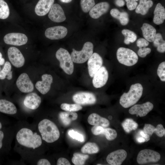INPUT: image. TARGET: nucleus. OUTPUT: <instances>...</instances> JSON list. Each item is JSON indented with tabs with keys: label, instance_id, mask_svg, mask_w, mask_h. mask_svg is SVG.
I'll list each match as a JSON object with an SVG mask.
<instances>
[{
	"label": "nucleus",
	"instance_id": "f257e3e1",
	"mask_svg": "<svg viewBox=\"0 0 165 165\" xmlns=\"http://www.w3.org/2000/svg\"><path fill=\"white\" fill-rule=\"evenodd\" d=\"M15 138L16 146L21 154L23 153L24 157L32 158L38 156V149L43 140L38 130L28 126H22L17 130Z\"/></svg>",
	"mask_w": 165,
	"mask_h": 165
},
{
	"label": "nucleus",
	"instance_id": "f03ea898",
	"mask_svg": "<svg viewBox=\"0 0 165 165\" xmlns=\"http://www.w3.org/2000/svg\"><path fill=\"white\" fill-rule=\"evenodd\" d=\"M37 130L42 140L48 143H52L58 140L60 132L56 125L51 120L44 119L38 123Z\"/></svg>",
	"mask_w": 165,
	"mask_h": 165
},
{
	"label": "nucleus",
	"instance_id": "7ed1b4c3",
	"mask_svg": "<svg viewBox=\"0 0 165 165\" xmlns=\"http://www.w3.org/2000/svg\"><path fill=\"white\" fill-rule=\"evenodd\" d=\"M143 90V88L141 84L137 83L132 85L129 91L124 93L121 96L120 104L125 108L135 105L141 97Z\"/></svg>",
	"mask_w": 165,
	"mask_h": 165
},
{
	"label": "nucleus",
	"instance_id": "20e7f679",
	"mask_svg": "<svg viewBox=\"0 0 165 165\" xmlns=\"http://www.w3.org/2000/svg\"><path fill=\"white\" fill-rule=\"evenodd\" d=\"M56 57L60 62V66L67 74L70 75L74 71V64L71 55L66 50L60 48L56 52Z\"/></svg>",
	"mask_w": 165,
	"mask_h": 165
},
{
	"label": "nucleus",
	"instance_id": "39448f33",
	"mask_svg": "<svg viewBox=\"0 0 165 165\" xmlns=\"http://www.w3.org/2000/svg\"><path fill=\"white\" fill-rule=\"evenodd\" d=\"M116 56L120 63L128 66L134 65L138 60V57L134 51L124 47H120L117 50Z\"/></svg>",
	"mask_w": 165,
	"mask_h": 165
},
{
	"label": "nucleus",
	"instance_id": "423d86ee",
	"mask_svg": "<svg viewBox=\"0 0 165 165\" xmlns=\"http://www.w3.org/2000/svg\"><path fill=\"white\" fill-rule=\"evenodd\" d=\"M94 45L90 42L85 43L80 51L72 49L71 56L73 62L77 64L83 63L86 62L93 53Z\"/></svg>",
	"mask_w": 165,
	"mask_h": 165
},
{
	"label": "nucleus",
	"instance_id": "0eeeda50",
	"mask_svg": "<svg viewBox=\"0 0 165 165\" xmlns=\"http://www.w3.org/2000/svg\"><path fill=\"white\" fill-rule=\"evenodd\" d=\"M161 156L158 152L150 149H144L140 151L137 158V163L143 164L156 162L160 160Z\"/></svg>",
	"mask_w": 165,
	"mask_h": 165
},
{
	"label": "nucleus",
	"instance_id": "6e6552de",
	"mask_svg": "<svg viewBox=\"0 0 165 165\" xmlns=\"http://www.w3.org/2000/svg\"><path fill=\"white\" fill-rule=\"evenodd\" d=\"M7 55L10 63L14 67L19 68L24 66L25 59L18 49L13 46L9 47L7 51Z\"/></svg>",
	"mask_w": 165,
	"mask_h": 165
},
{
	"label": "nucleus",
	"instance_id": "1a4fd4ad",
	"mask_svg": "<svg viewBox=\"0 0 165 165\" xmlns=\"http://www.w3.org/2000/svg\"><path fill=\"white\" fill-rule=\"evenodd\" d=\"M11 130L5 127L0 129V156L9 150L12 138Z\"/></svg>",
	"mask_w": 165,
	"mask_h": 165
},
{
	"label": "nucleus",
	"instance_id": "9d476101",
	"mask_svg": "<svg viewBox=\"0 0 165 165\" xmlns=\"http://www.w3.org/2000/svg\"><path fill=\"white\" fill-rule=\"evenodd\" d=\"M16 84L17 88L23 93H30L34 89V85L28 75L25 73L21 74L17 78Z\"/></svg>",
	"mask_w": 165,
	"mask_h": 165
},
{
	"label": "nucleus",
	"instance_id": "9b49d317",
	"mask_svg": "<svg viewBox=\"0 0 165 165\" xmlns=\"http://www.w3.org/2000/svg\"><path fill=\"white\" fill-rule=\"evenodd\" d=\"M4 41L8 45L20 46L26 44L28 38L25 34L20 33H11L7 34L3 38Z\"/></svg>",
	"mask_w": 165,
	"mask_h": 165
},
{
	"label": "nucleus",
	"instance_id": "f8f14e48",
	"mask_svg": "<svg viewBox=\"0 0 165 165\" xmlns=\"http://www.w3.org/2000/svg\"><path fill=\"white\" fill-rule=\"evenodd\" d=\"M73 101L80 105H89L94 104L96 101L95 95L88 92H80L76 93L72 97Z\"/></svg>",
	"mask_w": 165,
	"mask_h": 165
},
{
	"label": "nucleus",
	"instance_id": "ddd939ff",
	"mask_svg": "<svg viewBox=\"0 0 165 165\" xmlns=\"http://www.w3.org/2000/svg\"><path fill=\"white\" fill-rule=\"evenodd\" d=\"M68 33L67 28L63 26H58L47 28L45 31V35L51 40H58L65 37Z\"/></svg>",
	"mask_w": 165,
	"mask_h": 165
},
{
	"label": "nucleus",
	"instance_id": "4468645a",
	"mask_svg": "<svg viewBox=\"0 0 165 165\" xmlns=\"http://www.w3.org/2000/svg\"><path fill=\"white\" fill-rule=\"evenodd\" d=\"M88 60L87 64L89 73L91 77H93L102 66L103 60L101 57L96 53H93Z\"/></svg>",
	"mask_w": 165,
	"mask_h": 165
},
{
	"label": "nucleus",
	"instance_id": "2eb2a0df",
	"mask_svg": "<svg viewBox=\"0 0 165 165\" xmlns=\"http://www.w3.org/2000/svg\"><path fill=\"white\" fill-rule=\"evenodd\" d=\"M108 72L106 68L101 66L93 76L92 83L94 87L99 88L104 86L108 79Z\"/></svg>",
	"mask_w": 165,
	"mask_h": 165
},
{
	"label": "nucleus",
	"instance_id": "dca6fc26",
	"mask_svg": "<svg viewBox=\"0 0 165 165\" xmlns=\"http://www.w3.org/2000/svg\"><path fill=\"white\" fill-rule=\"evenodd\" d=\"M153 104L149 101L142 104L135 105L131 107L129 110V113L132 115H136L142 117L146 116L153 108Z\"/></svg>",
	"mask_w": 165,
	"mask_h": 165
},
{
	"label": "nucleus",
	"instance_id": "f3484780",
	"mask_svg": "<svg viewBox=\"0 0 165 165\" xmlns=\"http://www.w3.org/2000/svg\"><path fill=\"white\" fill-rule=\"evenodd\" d=\"M127 156L126 151L119 149L109 153L107 156L106 160L111 165H120L125 160Z\"/></svg>",
	"mask_w": 165,
	"mask_h": 165
},
{
	"label": "nucleus",
	"instance_id": "a211bd4d",
	"mask_svg": "<svg viewBox=\"0 0 165 165\" xmlns=\"http://www.w3.org/2000/svg\"><path fill=\"white\" fill-rule=\"evenodd\" d=\"M53 81L51 75L44 74L42 76V81H37L35 86L37 90L42 94H45L50 90Z\"/></svg>",
	"mask_w": 165,
	"mask_h": 165
},
{
	"label": "nucleus",
	"instance_id": "6ab92c4d",
	"mask_svg": "<svg viewBox=\"0 0 165 165\" xmlns=\"http://www.w3.org/2000/svg\"><path fill=\"white\" fill-rule=\"evenodd\" d=\"M48 16L52 21L57 23L63 22L66 19L62 8L60 5L57 3L53 5Z\"/></svg>",
	"mask_w": 165,
	"mask_h": 165
},
{
	"label": "nucleus",
	"instance_id": "aec40b11",
	"mask_svg": "<svg viewBox=\"0 0 165 165\" xmlns=\"http://www.w3.org/2000/svg\"><path fill=\"white\" fill-rule=\"evenodd\" d=\"M41 98L38 94L35 92H31L26 96L23 104L27 108L32 110L37 109L41 103Z\"/></svg>",
	"mask_w": 165,
	"mask_h": 165
},
{
	"label": "nucleus",
	"instance_id": "412c9836",
	"mask_svg": "<svg viewBox=\"0 0 165 165\" xmlns=\"http://www.w3.org/2000/svg\"><path fill=\"white\" fill-rule=\"evenodd\" d=\"M110 7V5L107 2H102L95 5L89 11V15L92 18L97 19L106 13Z\"/></svg>",
	"mask_w": 165,
	"mask_h": 165
},
{
	"label": "nucleus",
	"instance_id": "4be33fe9",
	"mask_svg": "<svg viewBox=\"0 0 165 165\" xmlns=\"http://www.w3.org/2000/svg\"><path fill=\"white\" fill-rule=\"evenodd\" d=\"M54 0H39L35 8V12L38 16H42L46 14L53 4Z\"/></svg>",
	"mask_w": 165,
	"mask_h": 165
},
{
	"label": "nucleus",
	"instance_id": "5701e85b",
	"mask_svg": "<svg viewBox=\"0 0 165 165\" xmlns=\"http://www.w3.org/2000/svg\"><path fill=\"white\" fill-rule=\"evenodd\" d=\"M17 112L14 104L6 99H0V112L9 115H14Z\"/></svg>",
	"mask_w": 165,
	"mask_h": 165
},
{
	"label": "nucleus",
	"instance_id": "b1692460",
	"mask_svg": "<svg viewBox=\"0 0 165 165\" xmlns=\"http://www.w3.org/2000/svg\"><path fill=\"white\" fill-rule=\"evenodd\" d=\"M87 121L90 125L100 126L104 128L108 127L110 124L109 122L107 119L96 113L90 114L88 117Z\"/></svg>",
	"mask_w": 165,
	"mask_h": 165
},
{
	"label": "nucleus",
	"instance_id": "393cba45",
	"mask_svg": "<svg viewBox=\"0 0 165 165\" xmlns=\"http://www.w3.org/2000/svg\"><path fill=\"white\" fill-rule=\"evenodd\" d=\"M144 38L148 42H153L156 34V30L152 26L144 23L141 28Z\"/></svg>",
	"mask_w": 165,
	"mask_h": 165
},
{
	"label": "nucleus",
	"instance_id": "a878e982",
	"mask_svg": "<svg viewBox=\"0 0 165 165\" xmlns=\"http://www.w3.org/2000/svg\"><path fill=\"white\" fill-rule=\"evenodd\" d=\"M154 14L153 22L155 24L160 25L163 23L165 19V9L160 3L156 5Z\"/></svg>",
	"mask_w": 165,
	"mask_h": 165
},
{
	"label": "nucleus",
	"instance_id": "bb28decb",
	"mask_svg": "<svg viewBox=\"0 0 165 165\" xmlns=\"http://www.w3.org/2000/svg\"><path fill=\"white\" fill-rule=\"evenodd\" d=\"M59 118L61 123L65 126L69 125L73 121L78 118L77 114L74 112H60Z\"/></svg>",
	"mask_w": 165,
	"mask_h": 165
},
{
	"label": "nucleus",
	"instance_id": "cd10ccee",
	"mask_svg": "<svg viewBox=\"0 0 165 165\" xmlns=\"http://www.w3.org/2000/svg\"><path fill=\"white\" fill-rule=\"evenodd\" d=\"M110 13L113 17L118 20L123 25H127L129 22V15L126 12H120L117 9L114 8L111 10Z\"/></svg>",
	"mask_w": 165,
	"mask_h": 165
},
{
	"label": "nucleus",
	"instance_id": "c85d7f7f",
	"mask_svg": "<svg viewBox=\"0 0 165 165\" xmlns=\"http://www.w3.org/2000/svg\"><path fill=\"white\" fill-rule=\"evenodd\" d=\"M153 5L152 0H140L139 3L136 8L135 12L138 14L144 15Z\"/></svg>",
	"mask_w": 165,
	"mask_h": 165
},
{
	"label": "nucleus",
	"instance_id": "c756f323",
	"mask_svg": "<svg viewBox=\"0 0 165 165\" xmlns=\"http://www.w3.org/2000/svg\"><path fill=\"white\" fill-rule=\"evenodd\" d=\"M13 78V72L11 63L8 61L5 62L3 68L0 71V80H4L6 79L11 80Z\"/></svg>",
	"mask_w": 165,
	"mask_h": 165
},
{
	"label": "nucleus",
	"instance_id": "7c9ffc66",
	"mask_svg": "<svg viewBox=\"0 0 165 165\" xmlns=\"http://www.w3.org/2000/svg\"><path fill=\"white\" fill-rule=\"evenodd\" d=\"M99 151L98 145L96 143L88 142L81 148V151L84 154H93L97 153Z\"/></svg>",
	"mask_w": 165,
	"mask_h": 165
},
{
	"label": "nucleus",
	"instance_id": "2f4dec72",
	"mask_svg": "<svg viewBox=\"0 0 165 165\" xmlns=\"http://www.w3.org/2000/svg\"><path fill=\"white\" fill-rule=\"evenodd\" d=\"M122 125L124 131L127 133L136 130L138 126V124L131 119H125L122 123Z\"/></svg>",
	"mask_w": 165,
	"mask_h": 165
},
{
	"label": "nucleus",
	"instance_id": "473e14b6",
	"mask_svg": "<svg viewBox=\"0 0 165 165\" xmlns=\"http://www.w3.org/2000/svg\"><path fill=\"white\" fill-rule=\"evenodd\" d=\"M122 33L124 36V42L126 44H129L130 42L133 43L137 39V35L131 30L126 29H123L122 31Z\"/></svg>",
	"mask_w": 165,
	"mask_h": 165
},
{
	"label": "nucleus",
	"instance_id": "72a5a7b5",
	"mask_svg": "<svg viewBox=\"0 0 165 165\" xmlns=\"http://www.w3.org/2000/svg\"><path fill=\"white\" fill-rule=\"evenodd\" d=\"M89 156L78 152L73 154L72 160V163L75 165H82L85 164L86 161L89 158Z\"/></svg>",
	"mask_w": 165,
	"mask_h": 165
},
{
	"label": "nucleus",
	"instance_id": "f704fd0d",
	"mask_svg": "<svg viewBox=\"0 0 165 165\" xmlns=\"http://www.w3.org/2000/svg\"><path fill=\"white\" fill-rule=\"evenodd\" d=\"M9 15V10L7 3L4 0H0V19H5Z\"/></svg>",
	"mask_w": 165,
	"mask_h": 165
},
{
	"label": "nucleus",
	"instance_id": "c9c22d12",
	"mask_svg": "<svg viewBox=\"0 0 165 165\" xmlns=\"http://www.w3.org/2000/svg\"><path fill=\"white\" fill-rule=\"evenodd\" d=\"M61 108L66 111L75 112L79 111L82 109L81 105L77 104H69L66 103L62 104L60 106Z\"/></svg>",
	"mask_w": 165,
	"mask_h": 165
},
{
	"label": "nucleus",
	"instance_id": "e433bc0d",
	"mask_svg": "<svg viewBox=\"0 0 165 165\" xmlns=\"http://www.w3.org/2000/svg\"><path fill=\"white\" fill-rule=\"evenodd\" d=\"M94 0H81L80 5L84 13H87L95 5Z\"/></svg>",
	"mask_w": 165,
	"mask_h": 165
},
{
	"label": "nucleus",
	"instance_id": "4c0bfd02",
	"mask_svg": "<svg viewBox=\"0 0 165 165\" xmlns=\"http://www.w3.org/2000/svg\"><path fill=\"white\" fill-rule=\"evenodd\" d=\"M103 134L105 135L106 139L109 141L114 140L117 136V133L116 130L110 128H105Z\"/></svg>",
	"mask_w": 165,
	"mask_h": 165
},
{
	"label": "nucleus",
	"instance_id": "58836bf2",
	"mask_svg": "<svg viewBox=\"0 0 165 165\" xmlns=\"http://www.w3.org/2000/svg\"><path fill=\"white\" fill-rule=\"evenodd\" d=\"M157 74L160 80L163 82L165 81V62L161 63L159 65L157 70Z\"/></svg>",
	"mask_w": 165,
	"mask_h": 165
},
{
	"label": "nucleus",
	"instance_id": "ea45409f",
	"mask_svg": "<svg viewBox=\"0 0 165 165\" xmlns=\"http://www.w3.org/2000/svg\"><path fill=\"white\" fill-rule=\"evenodd\" d=\"M68 135L72 138L75 139L79 141L82 142L84 140L83 135L73 130H70L68 132Z\"/></svg>",
	"mask_w": 165,
	"mask_h": 165
},
{
	"label": "nucleus",
	"instance_id": "a19ab883",
	"mask_svg": "<svg viewBox=\"0 0 165 165\" xmlns=\"http://www.w3.org/2000/svg\"><path fill=\"white\" fill-rule=\"evenodd\" d=\"M153 42L154 46L156 47L162 44L165 43V41L163 39L162 35L159 33H156Z\"/></svg>",
	"mask_w": 165,
	"mask_h": 165
},
{
	"label": "nucleus",
	"instance_id": "79ce46f5",
	"mask_svg": "<svg viewBox=\"0 0 165 165\" xmlns=\"http://www.w3.org/2000/svg\"><path fill=\"white\" fill-rule=\"evenodd\" d=\"M155 128V127L152 125L149 124H145L143 128V131L145 133L150 137L154 132Z\"/></svg>",
	"mask_w": 165,
	"mask_h": 165
},
{
	"label": "nucleus",
	"instance_id": "37998d69",
	"mask_svg": "<svg viewBox=\"0 0 165 165\" xmlns=\"http://www.w3.org/2000/svg\"><path fill=\"white\" fill-rule=\"evenodd\" d=\"M154 132L160 137L163 136L165 134V129L161 124H158L155 128Z\"/></svg>",
	"mask_w": 165,
	"mask_h": 165
},
{
	"label": "nucleus",
	"instance_id": "c03bdc74",
	"mask_svg": "<svg viewBox=\"0 0 165 165\" xmlns=\"http://www.w3.org/2000/svg\"><path fill=\"white\" fill-rule=\"evenodd\" d=\"M151 50V49L149 48H140L138 51V54L140 57H145L150 53Z\"/></svg>",
	"mask_w": 165,
	"mask_h": 165
},
{
	"label": "nucleus",
	"instance_id": "a18cd8bd",
	"mask_svg": "<svg viewBox=\"0 0 165 165\" xmlns=\"http://www.w3.org/2000/svg\"><path fill=\"white\" fill-rule=\"evenodd\" d=\"M105 128L100 126H94L92 127L91 131L92 134L95 135L103 134Z\"/></svg>",
	"mask_w": 165,
	"mask_h": 165
},
{
	"label": "nucleus",
	"instance_id": "49530a36",
	"mask_svg": "<svg viewBox=\"0 0 165 165\" xmlns=\"http://www.w3.org/2000/svg\"><path fill=\"white\" fill-rule=\"evenodd\" d=\"M149 44V42L145 38H141L138 39L137 42V46L140 48L145 47Z\"/></svg>",
	"mask_w": 165,
	"mask_h": 165
},
{
	"label": "nucleus",
	"instance_id": "de8ad7c7",
	"mask_svg": "<svg viewBox=\"0 0 165 165\" xmlns=\"http://www.w3.org/2000/svg\"><path fill=\"white\" fill-rule=\"evenodd\" d=\"M127 2V6L128 9L130 10H133L136 8L138 5V3L130 0H125Z\"/></svg>",
	"mask_w": 165,
	"mask_h": 165
},
{
	"label": "nucleus",
	"instance_id": "09e8293b",
	"mask_svg": "<svg viewBox=\"0 0 165 165\" xmlns=\"http://www.w3.org/2000/svg\"><path fill=\"white\" fill-rule=\"evenodd\" d=\"M57 165H70L69 161L66 158L61 157L59 158L57 161Z\"/></svg>",
	"mask_w": 165,
	"mask_h": 165
},
{
	"label": "nucleus",
	"instance_id": "8fccbe9b",
	"mask_svg": "<svg viewBox=\"0 0 165 165\" xmlns=\"http://www.w3.org/2000/svg\"><path fill=\"white\" fill-rule=\"evenodd\" d=\"M37 165H50L51 164L50 162L47 159L41 158L38 159L35 163Z\"/></svg>",
	"mask_w": 165,
	"mask_h": 165
},
{
	"label": "nucleus",
	"instance_id": "3c124183",
	"mask_svg": "<svg viewBox=\"0 0 165 165\" xmlns=\"http://www.w3.org/2000/svg\"><path fill=\"white\" fill-rule=\"evenodd\" d=\"M140 134L141 137H143L145 140V142H147L150 139V137L145 133L143 131L141 130L140 131Z\"/></svg>",
	"mask_w": 165,
	"mask_h": 165
},
{
	"label": "nucleus",
	"instance_id": "603ef678",
	"mask_svg": "<svg viewBox=\"0 0 165 165\" xmlns=\"http://www.w3.org/2000/svg\"><path fill=\"white\" fill-rule=\"evenodd\" d=\"M157 48V50L159 52L161 53L164 52L165 51V43L162 44Z\"/></svg>",
	"mask_w": 165,
	"mask_h": 165
},
{
	"label": "nucleus",
	"instance_id": "864d4df0",
	"mask_svg": "<svg viewBox=\"0 0 165 165\" xmlns=\"http://www.w3.org/2000/svg\"><path fill=\"white\" fill-rule=\"evenodd\" d=\"M115 3L117 6L120 7L123 6L125 5L123 0H116Z\"/></svg>",
	"mask_w": 165,
	"mask_h": 165
},
{
	"label": "nucleus",
	"instance_id": "5fc2aeb1",
	"mask_svg": "<svg viewBox=\"0 0 165 165\" xmlns=\"http://www.w3.org/2000/svg\"><path fill=\"white\" fill-rule=\"evenodd\" d=\"M5 62V59L3 57L2 53L0 52V71L2 69L1 66L4 65Z\"/></svg>",
	"mask_w": 165,
	"mask_h": 165
},
{
	"label": "nucleus",
	"instance_id": "6e6d98bb",
	"mask_svg": "<svg viewBox=\"0 0 165 165\" xmlns=\"http://www.w3.org/2000/svg\"><path fill=\"white\" fill-rule=\"evenodd\" d=\"M137 141L139 143H142L145 142V139L142 137H138L136 139Z\"/></svg>",
	"mask_w": 165,
	"mask_h": 165
},
{
	"label": "nucleus",
	"instance_id": "4d7b16f0",
	"mask_svg": "<svg viewBox=\"0 0 165 165\" xmlns=\"http://www.w3.org/2000/svg\"><path fill=\"white\" fill-rule=\"evenodd\" d=\"M5 123L3 119L0 118V129L5 127Z\"/></svg>",
	"mask_w": 165,
	"mask_h": 165
},
{
	"label": "nucleus",
	"instance_id": "13d9d810",
	"mask_svg": "<svg viewBox=\"0 0 165 165\" xmlns=\"http://www.w3.org/2000/svg\"><path fill=\"white\" fill-rule=\"evenodd\" d=\"M60 1L64 3H68L70 2L72 0H60Z\"/></svg>",
	"mask_w": 165,
	"mask_h": 165
},
{
	"label": "nucleus",
	"instance_id": "bf43d9fd",
	"mask_svg": "<svg viewBox=\"0 0 165 165\" xmlns=\"http://www.w3.org/2000/svg\"><path fill=\"white\" fill-rule=\"evenodd\" d=\"M130 0L133 1L137 2V1H138L139 0Z\"/></svg>",
	"mask_w": 165,
	"mask_h": 165
}]
</instances>
